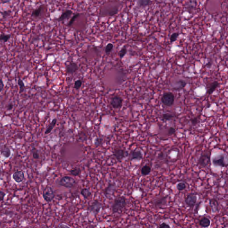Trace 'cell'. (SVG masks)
<instances>
[{
  "mask_svg": "<svg viewBox=\"0 0 228 228\" xmlns=\"http://www.w3.org/2000/svg\"><path fill=\"white\" fill-rule=\"evenodd\" d=\"M174 115L172 114L166 113L162 115V119L164 121H169L172 120L174 117Z\"/></svg>",
  "mask_w": 228,
  "mask_h": 228,
  "instance_id": "f1b7e54d",
  "label": "cell"
},
{
  "mask_svg": "<svg viewBox=\"0 0 228 228\" xmlns=\"http://www.w3.org/2000/svg\"><path fill=\"white\" fill-rule=\"evenodd\" d=\"M139 4L141 6H147L150 4V1H139Z\"/></svg>",
  "mask_w": 228,
  "mask_h": 228,
  "instance_id": "74e56055",
  "label": "cell"
},
{
  "mask_svg": "<svg viewBox=\"0 0 228 228\" xmlns=\"http://www.w3.org/2000/svg\"><path fill=\"white\" fill-rule=\"evenodd\" d=\"M102 208V204L99 202L98 200H95L88 208V210L90 212H92L95 215H97L100 213L101 208Z\"/></svg>",
  "mask_w": 228,
  "mask_h": 228,
  "instance_id": "9c48e42d",
  "label": "cell"
},
{
  "mask_svg": "<svg viewBox=\"0 0 228 228\" xmlns=\"http://www.w3.org/2000/svg\"><path fill=\"white\" fill-rule=\"evenodd\" d=\"M78 67L76 63H70L66 66V72L68 74H72L77 71Z\"/></svg>",
  "mask_w": 228,
  "mask_h": 228,
  "instance_id": "9a60e30c",
  "label": "cell"
},
{
  "mask_svg": "<svg viewBox=\"0 0 228 228\" xmlns=\"http://www.w3.org/2000/svg\"><path fill=\"white\" fill-rule=\"evenodd\" d=\"M113 45L112 43H108L105 47V52L106 53L111 52L113 49Z\"/></svg>",
  "mask_w": 228,
  "mask_h": 228,
  "instance_id": "1f68e13d",
  "label": "cell"
},
{
  "mask_svg": "<svg viewBox=\"0 0 228 228\" xmlns=\"http://www.w3.org/2000/svg\"><path fill=\"white\" fill-rule=\"evenodd\" d=\"M127 52V49L125 47L122 48L120 51V56L121 58H122L124 57L126 54Z\"/></svg>",
  "mask_w": 228,
  "mask_h": 228,
  "instance_id": "d590c367",
  "label": "cell"
},
{
  "mask_svg": "<svg viewBox=\"0 0 228 228\" xmlns=\"http://www.w3.org/2000/svg\"><path fill=\"white\" fill-rule=\"evenodd\" d=\"M5 193L4 192H2V191H0V202L3 201L5 197Z\"/></svg>",
  "mask_w": 228,
  "mask_h": 228,
  "instance_id": "60d3db41",
  "label": "cell"
},
{
  "mask_svg": "<svg viewBox=\"0 0 228 228\" xmlns=\"http://www.w3.org/2000/svg\"><path fill=\"white\" fill-rule=\"evenodd\" d=\"M186 85V82L181 80L176 82L174 84L172 85L173 89L175 90H180L185 87Z\"/></svg>",
  "mask_w": 228,
  "mask_h": 228,
  "instance_id": "2e32d148",
  "label": "cell"
},
{
  "mask_svg": "<svg viewBox=\"0 0 228 228\" xmlns=\"http://www.w3.org/2000/svg\"><path fill=\"white\" fill-rule=\"evenodd\" d=\"M32 152L33 157L34 159H39V155L38 154V151L36 148H33L32 150Z\"/></svg>",
  "mask_w": 228,
  "mask_h": 228,
  "instance_id": "836d02e7",
  "label": "cell"
},
{
  "mask_svg": "<svg viewBox=\"0 0 228 228\" xmlns=\"http://www.w3.org/2000/svg\"><path fill=\"white\" fill-rule=\"evenodd\" d=\"M211 221L209 218L206 217H204L200 220L199 222L200 225L203 228H208L210 226Z\"/></svg>",
  "mask_w": 228,
  "mask_h": 228,
  "instance_id": "ffe728a7",
  "label": "cell"
},
{
  "mask_svg": "<svg viewBox=\"0 0 228 228\" xmlns=\"http://www.w3.org/2000/svg\"><path fill=\"white\" fill-rule=\"evenodd\" d=\"M72 14V11L71 10H66L62 14L59 18L58 21H62L65 20L66 19H68L70 18Z\"/></svg>",
  "mask_w": 228,
  "mask_h": 228,
  "instance_id": "ac0fdd59",
  "label": "cell"
},
{
  "mask_svg": "<svg viewBox=\"0 0 228 228\" xmlns=\"http://www.w3.org/2000/svg\"><path fill=\"white\" fill-rule=\"evenodd\" d=\"M4 88V82H3L2 80L0 79V92H1L2 90H3Z\"/></svg>",
  "mask_w": 228,
  "mask_h": 228,
  "instance_id": "b9f144b4",
  "label": "cell"
},
{
  "mask_svg": "<svg viewBox=\"0 0 228 228\" xmlns=\"http://www.w3.org/2000/svg\"><path fill=\"white\" fill-rule=\"evenodd\" d=\"M13 108V105L12 103H10V104H9L7 106V110H8V111H9V110H11Z\"/></svg>",
  "mask_w": 228,
  "mask_h": 228,
  "instance_id": "ee69618b",
  "label": "cell"
},
{
  "mask_svg": "<svg viewBox=\"0 0 228 228\" xmlns=\"http://www.w3.org/2000/svg\"><path fill=\"white\" fill-rule=\"evenodd\" d=\"M43 9V5H41L39 6L38 8L34 9L32 13V16L34 18H37L39 17L41 14L42 9Z\"/></svg>",
  "mask_w": 228,
  "mask_h": 228,
  "instance_id": "603a6c76",
  "label": "cell"
},
{
  "mask_svg": "<svg viewBox=\"0 0 228 228\" xmlns=\"http://www.w3.org/2000/svg\"><path fill=\"white\" fill-rule=\"evenodd\" d=\"M212 162L215 166L225 167L227 166V164L225 161V155L224 154H220L216 155L213 157Z\"/></svg>",
  "mask_w": 228,
  "mask_h": 228,
  "instance_id": "ba28073f",
  "label": "cell"
},
{
  "mask_svg": "<svg viewBox=\"0 0 228 228\" xmlns=\"http://www.w3.org/2000/svg\"><path fill=\"white\" fill-rule=\"evenodd\" d=\"M123 101V99L120 96H115L111 99L110 104L114 108L119 109L122 106Z\"/></svg>",
  "mask_w": 228,
  "mask_h": 228,
  "instance_id": "30bf717a",
  "label": "cell"
},
{
  "mask_svg": "<svg viewBox=\"0 0 228 228\" xmlns=\"http://www.w3.org/2000/svg\"><path fill=\"white\" fill-rule=\"evenodd\" d=\"M58 228H70V227L65 224H61L58 225Z\"/></svg>",
  "mask_w": 228,
  "mask_h": 228,
  "instance_id": "7bdbcfd3",
  "label": "cell"
},
{
  "mask_svg": "<svg viewBox=\"0 0 228 228\" xmlns=\"http://www.w3.org/2000/svg\"><path fill=\"white\" fill-rule=\"evenodd\" d=\"M178 33H174L171 35L170 37V40L171 42H174L177 40V38L179 36Z\"/></svg>",
  "mask_w": 228,
  "mask_h": 228,
  "instance_id": "d6a6232c",
  "label": "cell"
},
{
  "mask_svg": "<svg viewBox=\"0 0 228 228\" xmlns=\"http://www.w3.org/2000/svg\"><path fill=\"white\" fill-rule=\"evenodd\" d=\"M11 13V12L10 10H6V11H4L1 13L2 17H3V18H6V17L10 16Z\"/></svg>",
  "mask_w": 228,
  "mask_h": 228,
  "instance_id": "8d00e7d4",
  "label": "cell"
},
{
  "mask_svg": "<svg viewBox=\"0 0 228 228\" xmlns=\"http://www.w3.org/2000/svg\"><path fill=\"white\" fill-rule=\"evenodd\" d=\"M24 178V173L21 170L16 171L13 175V179L17 183H21Z\"/></svg>",
  "mask_w": 228,
  "mask_h": 228,
  "instance_id": "5bb4252c",
  "label": "cell"
},
{
  "mask_svg": "<svg viewBox=\"0 0 228 228\" xmlns=\"http://www.w3.org/2000/svg\"><path fill=\"white\" fill-rule=\"evenodd\" d=\"M17 84L20 88L19 93H22L24 91L25 86L24 83L23 82V81L20 78H18V80H17Z\"/></svg>",
  "mask_w": 228,
  "mask_h": 228,
  "instance_id": "83f0119b",
  "label": "cell"
},
{
  "mask_svg": "<svg viewBox=\"0 0 228 228\" xmlns=\"http://www.w3.org/2000/svg\"><path fill=\"white\" fill-rule=\"evenodd\" d=\"M176 132V129L174 128L170 127L168 129V136H171V135H173V134H175Z\"/></svg>",
  "mask_w": 228,
  "mask_h": 228,
  "instance_id": "f35d334b",
  "label": "cell"
},
{
  "mask_svg": "<svg viewBox=\"0 0 228 228\" xmlns=\"http://www.w3.org/2000/svg\"><path fill=\"white\" fill-rule=\"evenodd\" d=\"M0 152L1 155L6 158H9L11 155V150L8 147L5 146H4L3 148H1Z\"/></svg>",
  "mask_w": 228,
  "mask_h": 228,
  "instance_id": "d6986e66",
  "label": "cell"
},
{
  "mask_svg": "<svg viewBox=\"0 0 228 228\" xmlns=\"http://www.w3.org/2000/svg\"><path fill=\"white\" fill-rule=\"evenodd\" d=\"M151 172V168L148 165H145L141 169V174L143 176H146L150 174Z\"/></svg>",
  "mask_w": 228,
  "mask_h": 228,
  "instance_id": "d4e9b609",
  "label": "cell"
},
{
  "mask_svg": "<svg viewBox=\"0 0 228 228\" xmlns=\"http://www.w3.org/2000/svg\"><path fill=\"white\" fill-rule=\"evenodd\" d=\"M175 96L173 94L170 92H165L162 96L161 101L162 104L167 107H171L174 103Z\"/></svg>",
  "mask_w": 228,
  "mask_h": 228,
  "instance_id": "5b68a950",
  "label": "cell"
},
{
  "mask_svg": "<svg viewBox=\"0 0 228 228\" xmlns=\"http://www.w3.org/2000/svg\"><path fill=\"white\" fill-rule=\"evenodd\" d=\"M57 122V120L56 118H54L52 120V121L51 122V123L49 125L47 128L45 130V135H47V134L51 132L52 130L53 129V128L55 127V126Z\"/></svg>",
  "mask_w": 228,
  "mask_h": 228,
  "instance_id": "44dd1931",
  "label": "cell"
},
{
  "mask_svg": "<svg viewBox=\"0 0 228 228\" xmlns=\"http://www.w3.org/2000/svg\"><path fill=\"white\" fill-rule=\"evenodd\" d=\"M71 175L74 177H77L80 176L82 173V170L80 168H74L71 169L69 171Z\"/></svg>",
  "mask_w": 228,
  "mask_h": 228,
  "instance_id": "484cf974",
  "label": "cell"
},
{
  "mask_svg": "<svg viewBox=\"0 0 228 228\" xmlns=\"http://www.w3.org/2000/svg\"><path fill=\"white\" fill-rule=\"evenodd\" d=\"M211 151L206 150L202 152L198 160V164L201 167L205 168L210 164L211 162Z\"/></svg>",
  "mask_w": 228,
  "mask_h": 228,
  "instance_id": "277c9868",
  "label": "cell"
},
{
  "mask_svg": "<svg viewBox=\"0 0 228 228\" xmlns=\"http://www.w3.org/2000/svg\"><path fill=\"white\" fill-rule=\"evenodd\" d=\"M42 196L46 202H51L55 197V192L52 187L47 186L43 189Z\"/></svg>",
  "mask_w": 228,
  "mask_h": 228,
  "instance_id": "8992f818",
  "label": "cell"
},
{
  "mask_svg": "<svg viewBox=\"0 0 228 228\" xmlns=\"http://www.w3.org/2000/svg\"><path fill=\"white\" fill-rule=\"evenodd\" d=\"M9 2H10V1H2L1 3H2V4H5V3H7Z\"/></svg>",
  "mask_w": 228,
  "mask_h": 228,
  "instance_id": "bcb514c9",
  "label": "cell"
},
{
  "mask_svg": "<svg viewBox=\"0 0 228 228\" xmlns=\"http://www.w3.org/2000/svg\"><path fill=\"white\" fill-rule=\"evenodd\" d=\"M118 7L119 6L116 4L110 5L109 4L106 5L104 7H103V8L101 10L100 14L101 16H113L117 13L118 9H119Z\"/></svg>",
  "mask_w": 228,
  "mask_h": 228,
  "instance_id": "3957f363",
  "label": "cell"
},
{
  "mask_svg": "<svg viewBox=\"0 0 228 228\" xmlns=\"http://www.w3.org/2000/svg\"><path fill=\"white\" fill-rule=\"evenodd\" d=\"M82 85V82L81 80L76 81L74 83V88L76 90L80 89Z\"/></svg>",
  "mask_w": 228,
  "mask_h": 228,
  "instance_id": "e575fe53",
  "label": "cell"
},
{
  "mask_svg": "<svg viewBox=\"0 0 228 228\" xmlns=\"http://www.w3.org/2000/svg\"><path fill=\"white\" fill-rule=\"evenodd\" d=\"M197 118H195V119H193L192 120V124H193V123H195V124H197Z\"/></svg>",
  "mask_w": 228,
  "mask_h": 228,
  "instance_id": "f6af8a7d",
  "label": "cell"
},
{
  "mask_svg": "<svg viewBox=\"0 0 228 228\" xmlns=\"http://www.w3.org/2000/svg\"><path fill=\"white\" fill-rule=\"evenodd\" d=\"M57 184L68 189L73 188L76 184V181L74 178L69 176H64L57 181Z\"/></svg>",
  "mask_w": 228,
  "mask_h": 228,
  "instance_id": "7a4b0ae2",
  "label": "cell"
},
{
  "mask_svg": "<svg viewBox=\"0 0 228 228\" xmlns=\"http://www.w3.org/2000/svg\"><path fill=\"white\" fill-rule=\"evenodd\" d=\"M127 205L126 199L123 196H120L114 200L112 205V212L113 214L120 213Z\"/></svg>",
  "mask_w": 228,
  "mask_h": 228,
  "instance_id": "6da1fadb",
  "label": "cell"
},
{
  "mask_svg": "<svg viewBox=\"0 0 228 228\" xmlns=\"http://www.w3.org/2000/svg\"><path fill=\"white\" fill-rule=\"evenodd\" d=\"M116 190V186L115 184H110L108 187L106 189L105 195L106 197L111 196L114 193Z\"/></svg>",
  "mask_w": 228,
  "mask_h": 228,
  "instance_id": "e0dca14e",
  "label": "cell"
},
{
  "mask_svg": "<svg viewBox=\"0 0 228 228\" xmlns=\"http://www.w3.org/2000/svg\"><path fill=\"white\" fill-rule=\"evenodd\" d=\"M197 196L196 193H191L189 194L185 200V203L190 208H193L197 203Z\"/></svg>",
  "mask_w": 228,
  "mask_h": 228,
  "instance_id": "8fae6325",
  "label": "cell"
},
{
  "mask_svg": "<svg viewBox=\"0 0 228 228\" xmlns=\"http://www.w3.org/2000/svg\"><path fill=\"white\" fill-rule=\"evenodd\" d=\"M10 34L2 33L0 34V41H2L4 42H7L10 39Z\"/></svg>",
  "mask_w": 228,
  "mask_h": 228,
  "instance_id": "4316f807",
  "label": "cell"
},
{
  "mask_svg": "<svg viewBox=\"0 0 228 228\" xmlns=\"http://www.w3.org/2000/svg\"><path fill=\"white\" fill-rule=\"evenodd\" d=\"M80 13H76V14H75V15H74L72 17V18H71L69 22H68V26H71L73 24L74 22V21H75L76 18L78 17L79 16H80Z\"/></svg>",
  "mask_w": 228,
  "mask_h": 228,
  "instance_id": "4dcf8cb0",
  "label": "cell"
},
{
  "mask_svg": "<svg viewBox=\"0 0 228 228\" xmlns=\"http://www.w3.org/2000/svg\"><path fill=\"white\" fill-rule=\"evenodd\" d=\"M128 155V152L121 148H116L113 151V156L119 162H121Z\"/></svg>",
  "mask_w": 228,
  "mask_h": 228,
  "instance_id": "52a82bcc",
  "label": "cell"
},
{
  "mask_svg": "<svg viewBox=\"0 0 228 228\" xmlns=\"http://www.w3.org/2000/svg\"><path fill=\"white\" fill-rule=\"evenodd\" d=\"M167 198H168V196L157 198L154 201L153 203L154 206L157 209H160L164 207L167 204Z\"/></svg>",
  "mask_w": 228,
  "mask_h": 228,
  "instance_id": "7c38bea8",
  "label": "cell"
},
{
  "mask_svg": "<svg viewBox=\"0 0 228 228\" xmlns=\"http://www.w3.org/2000/svg\"><path fill=\"white\" fill-rule=\"evenodd\" d=\"M159 228H171L170 225L168 224L165 222H163L161 223L159 226Z\"/></svg>",
  "mask_w": 228,
  "mask_h": 228,
  "instance_id": "ab89813d",
  "label": "cell"
},
{
  "mask_svg": "<svg viewBox=\"0 0 228 228\" xmlns=\"http://www.w3.org/2000/svg\"><path fill=\"white\" fill-rule=\"evenodd\" d=\"M219 85V82L217 81H215L213 82L210 85L209 89H208L207 91V94L209 95H211L213 92L215 91L216 88L218 87V86Z\"/></svg>",
  "mask_w": 228,
  "mask_h": 228,
  "instance_id": "cb8c5ba5",
  "label": "cell"
},
{
  "mask_svg": "<svg viewBox=\"0 0 228 228\" xmlns=\"http://www.w3.org/2000/svg\"><path fill=\"white\" fill-rule=\"evenodd\" d=\"M186 188V185L183 182H180L177 185V189L180 191L185 190Z\"/></svg>",
  "mask_w": 228,
  "mask_h": 228,
  "instance_id": "f546056e",
  "label": "cell"
},
{
  "mask_svg": "<svg viewBox=\"0 0 228 228\" xmlns=\"http://www.w3.org/2000/svg\"><path fill=\"white\" fill-rule=\"evenodd\" d=\"M80 194L85 199H87L90 197L92 193V192L88 188H84L81 191Z\"/></svg>",
  "mask_w": 228,
  "mask_h": 228,
  "instance_id": "7402d4cb",
  "label": "cell"
},
{
  "mask_svg": "<svg viewBox=\"0 0 228 228\" xmlns=\"http://www.w3.org/2000/svg\"><path fill=\"white\" fill-rule=\"evenodd\" d=\"M129 156L130 159L131 160H140L143 159V153L140 150L135 149L131 152L129 154Z\"/></svg>",
  "mask_w": 228,
  "mask_h": 228,
  "instance_id": "4fadbf2b",
  "label": "cell"
}]
</instances>
